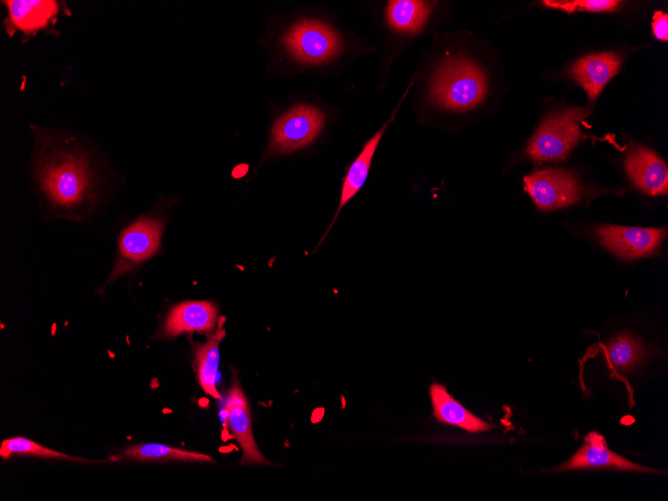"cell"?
Here are the masks:
<instances>
[{
	"label": "cell",
	"mask_w": 668,
	"mask_h": 501,
	"mask_svg": "<svg viewBox=\"0 0 668 501\" xmlns=\"http://www.w3.org/2000/svg\"><path fill=\"white\" fill-rule=\"evenodd\" d=\"M31 127L36 151L33 175L40 195L56 214L76 220L86 217L100 199L90 155L74 137Z\"/></svg>",
	"instance_id": "6da1fadb"
},
{
	"label": "cell",
	"mask_w": 668,
	"mask_h": 501,
	"mask_svg": "<svg viewBox=\"0 0 668 501\" xmlns=\"http://www.w3.org/2000/svg\"><path fill=\"white\" fill-rule=\"evenodd\" d=\"M486 94L484 72L464 57L444 60L434 72L429 89L434 104L452 111L472 109L483 101Z\"/></svg>",
	"instance_id": "7a4b0ae2"
},
{
	"label": "cell",
	"mask_w": 668,
	"mask_h": 501,
	"mask_svg": "<svg viewBox=\"0 0 668 501\" xmlns=\"http://www.w3.org/2000/svg\"><path fill=\"white\" fill-rule=\"evenodd\" d=\"M587 114L574 107L549 116L529 142L528 156L535 162L564 159L581 138L579 122Z\"/></svg>",
	"instance_id": "3957f363"
},
{
	"label": "cell",
	"mask_w": 668,
	"mask_h": 501,
	"mask_svg": "<svg viewBox=\"0 0 668 501\" xmlns=\"http://www.w3.org/2000/svg\"><path fill=\"white\" fill-rule=\"evenodd\" d=\"M282 42L287 52L304 65L327 63L343 48V42L335 30L314 19H303L293 24Z\"/></svg>",
	"instance_id": "277c9868"
},
{
	"label": "cell",
	"mask_w": 668,
	"mask_h": 501,
	"mask_svg": "<svg viewBox=\"0 0 668 501\" xmlns=\"http://www.w3.org/2000/svg\"><path fill=\"white\" fill-rule=\"evenodd\" d=\"M325 124V115L317 107L300 103L282 114L272 127L270 150L283 154L311 144Z\"/></svg>",
	"instance_id": "5b68a950"
},
{
	"label": "cell",
	"mask_w": 668,
	"mask_h": 501,
	"mask_svg": "<svg viewBox=\"0 0 668 501\" xmlns=\"http://www.w3.org/2000/svg\"><path fill=\"white\" fill-rule=\"evenodd\" d=\"M163 223L154 216H141L121 233L118 239V257L107 283L132 270L152 257L160 246Z\"/></svg>",
	"instance_id": "8992f818"
},
{
	"label": "cell",
	"mask_w": 668,
	"mask_h": 501,
	"mask_svg": "<svg viewBox=\"0 0 668 501\" xmlns=\"http://www.w3.org/2000/svg\"><path fill=\"white\" fill-rule=\"evenodd\" d=\"M524 189L541 210H554L577 202L582 188L575 176L560 169L535 171L524 178Z\"/></svg>",
	"instance_id": "52a82bcc"
},
{
	"label": "cell",
	"mask_w": 668,
	"mask_h": 501,
	"mask_svg": "<svg viewBox=\"0 0 668 501\" xmlns=\"http://www.w3.org/2000/svg\"><path fill=\"white\" fill-rule=\"evenodd\" d=\"M599 242L622 259H635L655 253L666 238V228H641L600 225L595 229Z\"/></svg>",
	"instance_id": "ba28073f"
},
{
	"label": "cell",
	"mask_w": 668,
	"mask_h": 501,
	"mask_svg": "<svg viewBox=\"0 0 668 501\" xmlns=\"http://www.w3.org/2000/svg\"><path fill=\"white\" fill-rule=\"evenodd\" d=\"M224 411L226 426L242 449L240 464H267L260 453L252 432V422L247 399L239 383L234 380L227 394Z\"/></svg>",
	"instance_id": "9c48e42d"
},
{
	"label": "cell",
	"mask_w": 668,
	"mask_h": 501,
	"mask_svg": "<svg viewBox=\"0 0 668 501\" xmlns=\"http://www.w3.org/2000/svg\"><path fill=\"white\" fill-rule=\"evenodd\" d=\"M578 469H615L623 471L656 472L653 469L636 464L607 447L604 437L597 432L588 433L581 447L566 462L555 470Z\"/></svg>",
	"instance_id": "30bf717a"
},
{
	"label": "cell",
	"mask_w": 668,
	"mask_h": 501,
	"mask_svg": "<svg viewBox=\"0 0 668 501\" xmlns=\"http://www.w3.org/2000/svg\"><path fill=\"white\" fill-rule=\"evenodd\" d=\"M624 165L630 179L640 190L652 196L667 194V165L656 153L633 146L626 155Z\"/></svg>",
	"instance_id": "8fae6325"
},
{
	"label": "cell",
	"mask_w": 668,
	"mask_h": 501,
	"mask_svg": "<svg viewBox=\"0 0 668 501\" xmlns=\"http://www.w3.org/2000/svg\"><path fill=\"white\" fill-rule=\"evenodd\" d=\"M218 309L209 301H184L173 306L164 321L163 334L176 337L183 333L214 331Z\"/></svg>",
	"instance_id": "7c38bea8"
},
{
	"label": "cell",
	"mask_w": 668,
	"mask_h": 501,
	"mask_svg": "<svg viewBox=\"0 0 668 501\" xmlns=\"http://www.w3.org/2000/svg\"><path fill=\"white\" fill-rule=\"evenodd\" d=\"M622 57L613 52L589 54L578 59L570 68L571 77L583 87L590 102L619 71Z\"/></svg>",
	"instance_id": "4fadbf2b"
},
{
	"label": "cell",
	"mask_w": 668,
	"mask_h": 501,
	"mask_svg": "<svg viewBox=\"0 0 668 501\" xmlns=\"http://www.w3.org/2000/svg\"><path fill=\"white\" fill-rule=\"evenodd\" d=\"M412 85V82H410L409 86L407 87L406 91L404 92L403 96L400 99V102L398 105L395 107L393 110L390 118L382 125V127L364 144L362 150L358 154V156L355 158V160L352 162L350 165L344 180L342 184V189H341V194H340V201L338 205V209L334 215V218L330 224V227L326 231L325 235L323 238H325L331 229L333 223L336 221L340 211L342 208L356 195V193L362 188L364 185L370 165L373 159V156L375 154V151L385 133L389 125L393 122L395 115L403 102L404 98L406 97L410 87Z\"/></svg>",
	"instance_id": "5bb4252c"
},
{
	"label": "cell",
	"mask_w": 668,
	"mask_h": 501,
	"mask_svg": "<svg viewBox=\"0 0 668 501\" xmlns=\"http://www.w3.org/2000/svg\"><path fill=\"white\" fill-rule=\"evenodd\" d=\"M8 9L6 31L9 35L20 31L31 35L53 22L59 11V4L53 0L3 1Z\"/></svg>",
	"instance_id": "9a60e30c"
},
{
	"label": "cell",
	"mask_w": 668,
	"mask_h": 501,
	"mask_svg": "<svg viewBox=\"0 0 668 501\" xmlns=\"http://www.w3.org/2000/svg\"><path fill=\"white\" fill-rule=\"evenodd\" d=\"M429 392L433 414L438 421L460 427L471 433L487 431L493 427L456 401L445 386L433 382L429 386Z\"/></svg>",
	"instance_id": "2e32d148"
},
{
	"label": "cell",
	"mask_w": 668,
	"mask_h": 501,
	"mask_svg": "<svg viewBox=\"0 0 668 501\" xmlns=\"http://www.w3.org/2000/svg\"><path fill=\"white\" fill-rule=\"evenodd\" d=\"M224 323L225 317H220L216 330L208 340L203 344H196L193 349L199 384L206 394L216 399L221 398L216 388V381L220 358L219 346L226 334Z\"/></svg>",
	"instance_id": "e0dca14e"
},
{
	"label": "cell",
	"mask_w": 668,
	"mask_h": 501,
	"mask_svg": "<svg viewBox=\"0 0 668 501\" xmlns=\"http://www.w3.org/2000/svg\"><path fill=\"white\" fill-rule=\"evenodd\" d=\"M124 459L134 461L214 462L212 457L207 454L171 447L161 443L132 445L119 455L111 457L113 461Z\"/></svg>",
	"instance_id": "ac0fdd59"
},
{
	"label": "cell",
	"mask_w": 668,
	"mask_h": 501,
	"mask_svg": "<svg viewBox=\"0 0 668 501\" xmlns=\"http://www.w3.org/2000/svg\"><path fill=\"white\" fill-rule=\"evenodd\" d=\"M432 10L430 2L397 0L388 2L386 19L389 27L402 34L420 32Z\"/></svg>",
	"instance_id": "d6986e66"
},
{
	"label": "cell",
	"mask_w": 668,
	"mask_h": 501,
	"mask_svg": "<svg viewBox=\"0 0 668 501\" xmlns=\"http://www.w3.org/2000/svg\"><path fill=\"white\" fill-rule=\"evenodd\" d=\"M644 357V347L637 338L629 333L618 335L606 348L607 362L615 372L633 369Z\"/></svg>",
	"instance_id": "ffe728a7"
},
{
	"label": "cell",
	"mask_w": 668,
	"mask_h": 501,
	"mask_svg": "<svg viewBox=\"0 0 668 501\" xmlns=\"http://www.w3.org/2000/svg\"><path fill=\"white\" fill-rule=\"evenodd\" d=\"M23 455V456H34L41 458L49 459H62L70 461H82L88 462L79 457L69 456L64 453H60L53 449L47 448L39 443H36L28 438L22 436H15L12 438L5 439L1 442L0 446V456L3 459H9L12 456Z\"/></svg>",
	"instance_id": "44dd1931"
},
{
	"label": "cell",
	"mask_w": 668,
	"mask_h": 501,
	"mask_svg": "<svg viewBox=\"0 0 668 501\" xmlns=\"http://www.w3.org/2000/svg\"><path fill=\"white\" fill-rule=\"evenodd\" d=\"M620 1L614 0H545L543 4L566 12L588 11L605 12L617 9Z\"/></svg>",
	"instance_id": "7402d4cb"
},
{
	"label": "cell",
	"mask_w": 668,
	"mask_h": 501,
	"mask_svg": "<svg viewBox=\"0 0 668 501\" xmlns=\"http://www.w3.org/2000/svg\"><path fill=\"white\" fill-rule=\"evenodd\" d=\"M652 31L657 39L668 40V14L656 11L653 15Z\"/></svg>",
	"instance_id": "603a6c76"
}]
</instances>
